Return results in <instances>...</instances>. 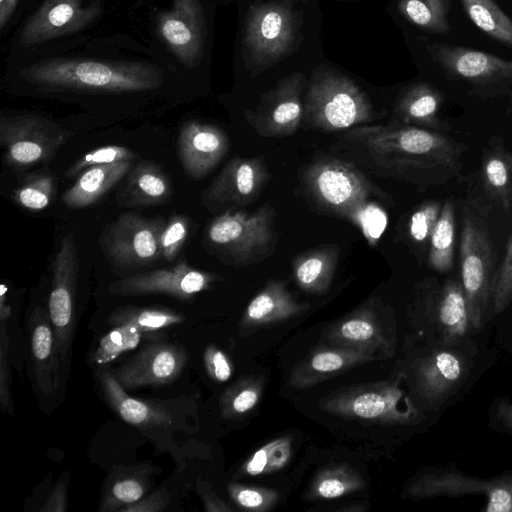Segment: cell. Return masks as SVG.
<instances>
[{
	"instance_id": "f546056e",
	"label": "cell",
	"mask_w": 512,
	"mask_h": 512,
	"mask_svg": "<svg viewBox=\"0 0 512 512\" xmlns=\"http://www.w3.org/2000/svg\"><path fill=\"white\" fill-rule=\"evenodd\" d=\"M374 358L371 352L356 348L319 350L311 355L294 377L299 386L308 385L317 382L319 377L336 374Z\"/></svg>"
},
{
	"instance_id": "816d5d0a",
	"label": "cell",
	"mask_w": 512,
	"mask_h": 512,
	"mask_svg": "<svg viewBox=\"0 0 512 512\" xmlns=\"http://www.w3.org/2000/svg\"><path fill=\"white\" fill-rule=\"evenodd\" d=\"M204 365L208 375L215 381L225 382L231 377L232 367L229 359L223 351L213 345L205 349Z\"/></svg>"
},
{
	"instance_id": "7bdbcfd3",
	"label": "cell",
	"mask_w": 512,
	"mask_h": 512,
	"mask_svg": "<svg viewBox=\"0 0 512 512\" xmlns=\"http://www.w3.org/2000/svg\"><path fill=\"white\" fill-rule=\"evenodd\" d=\"M492 300L494 318L504 313L512 304V235L495 274Z\"/></svg>"
},
{
	"instance_id": "681fc988",
	"label": "cell",
	"mask_w": 512,
	"mask_h": 512,
	"mask_svg": "<svg viewBox=\"0 0 512 512\" xmlns=\"http://www.w3.org/2000/svg\"><path fill=\"white\" fill-rule=\"evenodd\" d=\"M489 427L512 440V400L506 396H499L491 402L488 413Z\"/></svg>"
},
{
	"instance_id": "f35d334b",
	"label": "cell",
	"mask_w": 512,
	"mask_h": 512,
	"mask_svg": "<svg viewBox=\"0 0 512 512\" xmlns=\"http://www.w3.org/2000/svg\"><path fill=\"white\" fill-rule=\"evenodd\" d=\"M144 337V333L131 324L113 326L103 335L92 360L99 365L114 361L120 355L135 349Z\"/></svg>"
},
{
	"instance_id": "603a6c76",
	"label": "cell",
	"mask_w": 512,
	"mask_h": 512,
	"mask_svg": "<svg viewBox=\"0 0 512 512\" xmlns=\"http://www.w3.org/2000/svg\"><path fill=\"white\" fill-rule=\"evenodd\" d=\"M33 372L39 391L55 393L62 381V366L55 332L44 307L33 309L28 320Z\"/></svg>"
},
{
	"instance_id": "9a60e30c",
	"label": "cell",
	"mask_w": 512,
	"mask_h": 512,
	"mask_svg": "<svg viewBox=\"0 0 512 512\" xmlns=\"http://www.w3.org/2000/svg\"><path fill=\"white\" fill-rule=\"evenodd\" d=\"M424 318L432 334L428 341H454L480 334L471 320L460 278L442 283L430 279L423 291Z\"/></svg>"
},
{
	"instance_id": "d6a6232c",
	"label": "cell",
	"mask_w": 512,
	"mask_h": 512,
	"mask_svg": "<svg viewBox=\"0 0 512 512\" xmlns=\"http://www.w3.org/2000/svg\"><path fill=\"white\" fill-rule=\"evenodd\" d=\"M482 179L487 194L503 209L512 204V153L501 148L485 155Z\"/></svg>"
},
{
	"instance_id": "d6986e66",
	"label": "cell",
	"mask_w": 512,
	"mask_h": 512,
	"mask_svg": "<svg viewBox=\"0 0 512 512\" xmlns=\"http://www.w3.org/2000/svg\"><path fill=\"white\" fill-rule=\"evenodd\" d=\"M100 6L88 0H45L25 23L22 45L43 43L85 28L99 15Z\"/></svg>"
},
{
	"instance_id": "cb8c5ba5",
	"label": "cell",
	"mask_w": 512,
	"mask_h": 512,
	"mask_svg": "<svg viewBox=\"0 0 512 512\" xmlns=\"http://www.w3.org/2000/svg\"><path fill=\"white\" fill-rule=\"evenodd\" d=\"M99 381L107 402L125 422L142 429L164 428L174 423L166 407L128 395L112 372L103 371Z\"/></svg>"
},
{
	"instance_id": "f6af8a7d",
	"label": "cell",
	"mask_w": 512,
	"mask_h": 512,
	"mask_svg": "<svg viewBox=\"0 0 512 512\" xmlns=\"http://www.w3.org/2000/svg\"><path fill=\"white\" fill-rule=\"evenodd\" d=\"M189 232V219L182 214H173L160 234L162 257L173 261L183 247Z\"/></svg>"
},
{
	"instance_id": "2e32d148",
	"label": "cell",
	"mask_w": 512,
	"mask_h": 512,
	"mask_svg": "<svg viewBox=\"0 0 512 512\" xmlns=\"http://www.w3.org/2000/svg\"><path fill=\"white\" fill-rule=\"evenodd\" d=\"M217 280V275L198 270L186 260L174 266L134 274L114 281L109 292L121 296L163 294L186 301L205 291Z\"/></svg>"
},
{
	"instance_id": "7dc6e473",
	"label": "cell",
	"mask_w": 512,
	"mask_h": 512,
	"mask_svg": "<svg viewBox=\"0 0 512 512\" xmlns=\"http://www.w3.org/2000/svg\"><path fill=\"white\" fill-rule=\"evenodd\" d=\"M351 221H354L362 229L364 236L372 245L385 230L387 215L374 203L367 202Z\"/></svg>"
},
{
	"instance_id": "3957f363",
	"label": "cell",
	"mask_w": 512,
	"mask_h": 512,
	"mask_svg": "<svg viewBox=\"0 0 512 512\" xmlns=\"http://www.w3.org/2000/svg\"><path fill=\"white\" fill-rule=\"evenodd\" d=\"M28 82L54 89L97 92H137L158 88L161 70L140 62H111L91 59H49L24 68Z\"/></svg>"
},
{
	"instance_id": "db71d44e",
	"label": "cell",
	"mask_w": 512,
	"mask_h": 512,
	"mask_svg": "<svg viewBox=\"0 0 512 512\" xmlns=\"http://www.w3.org/2000/svg\"><path fill=\"white\" fill-rule=\"evenodd\" d=\"M67 479L68 473H65L64 479L60 478L54 486L47 501L40 509L41 512H64L67 510Z\"/></svg>"
},
{
	"instance_id": "e575fe53",
	"label": "cell",
	"mask_w": 512,
	"mask_h": 512,
	"mask_svg": "<svg viewBox=\"0 0 512 512\" xmlns=\"http://www.w3.org/2000/svg\"><path fill=\"white\" fill-rule=\"evenodd\" d=\"M470 20L492 39L512 48V20L494 0H460Z\"/></svg>"
},
{
	"instance_id": "9f6ffc18",
	"label": "cell",
	"mask_w": 512,
	"mask_h": 512,
	"mask_svg": "<svg viewBox=\"0 0 512 512\" xmlns=\"http://www.w3.org/2000/svg\"><path fill=\"white\" fill-rule=\"evenodd\" d=\"M19 0H0V28L3 29L11 19Z\"/></svg>"
},
{
	"instance_id": "836d02e7",
	"label": "cell",
	"mask_w": 512,
	"mask_h": 512,
	"mask_svg": "<svg viewBox=\"0 0 512 512\" xmlns=\"http://www.w3.org/2000/svg\"><path fill=\"white\" fill-rule=\"evenodd\" d=\"M455 244V208L450 199L442 206L441 213L429 241L428 262L430 267L445 273L452 269Z\"/></svg>"
},
{
	"instance_id": "83f0119b",
	"label": "cell",
	"mask_w": 512,
	"mask_h": 512,
	"mask_svg": "<svg viewBox=\"0 0 512 512\" xmlns=\"http://www.w3.org/2000/svg\"><path fill=\"white\" fill-rule=\"evenodd\" d=\"M307 309L297 302L283 282H269L248 304L242 323L258 326L293 318Z\"/></svg>"
},
{
	"instance_id": "4fadbf2b",
	"label": "cell",
	"mask_w": 512,
	"mask_h": 512,
	"mask_svg": "<svg viewBox=\"0 0 512 512\" xmlns=\"http://www.w3.org/2000/svg\"><path fill=\"white\" fill-rule=\"evenodd\" d=\"M165 222L161 218L124 213L103 230L102 250L118 269L150 265L162 257L160 234Z\"/></svg>"
},
{
	"instance_id": "7a4b0ae2",
	"label": "cell",
	"mask_w": 512,
	"mask_h": 512,
	"mask_svg": "<svg viewBox=\"0 0 512 512\" xmlns=\"http://www.w3.org/2000/svg\"><path fill=\"white\" fill-rule=\"evenodd\" d=\"M486 332L454 341H428L402 373L414 403L440 416L460 401L495 361Z\"/></svg>"
},
{
	"instance_id": "6da1fadb",
	"label": "cell",
	"mask_w": 512,
	"mask_h": 512,
	"mask_svg": "<svg viewBox=\"0 0 512 512\" xmlns=\"http://www.w3.org/2000/svg\"><path fill=\"white\" fill-rule=\"evenodd\" d=\"M342 139L364 152L385 176L427 188L457 177L465 146L439 131L390 121L344 131ZM379 172V173H380Z\"/></svg>"
},
{
	"instance_id": "1f68e13d",
	"label": "cell",
	"mask_w": 512,
	"mask_h": 512,
	"mask_svg": "<svg viewBox=\"0 0 512 512\" xmlns=\"http://www.w3.org/2000/svg\"><path fill=\"white\" fill-rule=\"evenodd\" d=\"M337 253L332 249H319L301 255L294 262V277L305 291L322 293L332 281Z\"/></svg>"
},
{
	"instance_id": "8992f818",
	"label": "cell",
	"mask_w": 512,
	"mask_h": 512,
	"mask_svg": "<svg viewBox=\"0 0 512 512\" xmlns=\"http://www.w3.org/2000/svg\"><path fill=\"white\" fill-rule=\"evenodd\" d=\"M304 116L324 132H344L374 119L373 107L351 79L336 71L314 73L305 97Z\"/></svg>"
},
{
	"instance_id": "5b68a950",
	"label": "cell",
	"mask_w": 512,
	"mask_h": 512,
	"mask_svg": "<svg viewBox=\"0 0 512 512\" xmlns=\"http://www.w3.org/2000/svg\"><path fill=\"white\" fill-rule=\"evenodd\" d=\"M274 215L268 204L253 212L228 210L210 222L207 242L226 264L247 266L259 262L277 245Z\"/></svg>"
},
{
	"instance_id": "f907efd6",
	"label": "cell",
	"mask_w": 512,
	"mask_h": 512,
	"mask_svg": "<svg viewBox=\"0 0 512 512\" xmlns=\"http://www.w3.org/2000/svg\"><path fill=\"white\" fill-rule=\"evenodd\" d=\"M258 399L259 391L253 387L247 386L237 391H231L221 400L222 414L225 416L244 414L257 404Z\"/></svg>"
},
{
	"instance_id": "ffe728a7",
	"label": "cell",
	"mask_w": 512,
	"mask_h": 512,
	"mask_svg": "<svg viewBox=\"0 0 512 512\" xmlns=\"http://www.w3.org/2000/svg\"><path fill=\"white\" fill-rule=\"evenodd\" d=\"M268 179L261 157H235L207 187L203 202L208 207L247 205L259 197Z\"/></svg>"
},
{
	"instance_id": "6f0895ef",
	"label": "cell",
	"mask_w": 512,
	"mask_h": 512,
	"mask_svg": "<svg viewBox=\"0 0 512 512\" xmlns=\"http://www.w3.org/2000/svg\"><path fill=\"white\" fill-rule=\"evenodd\" d=\"M503 346L512 354V324H509L507 332L504 333Z\"/></svg>"
},
{
	"instance_id": "f1b7e54d",
	"label": "cell",
	"mask_w": 512,
	"mask_h": 512,
	"mask_svg": "<svg viewBox=\"0 0 512 512\" xmlns=\"http://www.w3.org/2000/svg\"><path fill=\"white\" fill-rule=\"evenodd\" d=\"M171 195V183L164 171L152 161L139 162L130 172L118 195L121 206H150L165 202Z\"/></svg>"
},
{
	"instance_id": "ac0fdd59",
	"label": "cell",
	"mask_w": 512,
	"mask_h": 512,
	"mask_svg": "<svg viewBox=\"0 0 512 512\" xmlns=\"http://www.w3.org/2000/svg\"><path fill=\"white\" fill-rule=\"evenodd\" d=\"M302 88V74L295 73L282 79L254 111L245 113L246 120L258 134L265 137L294 133L304 116Z\"/></svg>"
},
{
	"instance_id": "e0dca14e",
	"label": "cell",
	"mask_w": 512,
	"mask_h": 512,
	"mask_svg": "<svg viewBox=\"0 0 512 512\" xmlns=\"http://www.w3.org/2000/svg\"><path fill=\"white\" fill-rule=\"evenodd\" d=\"M187 360V352L178 344L151 343L112 373L124 389L163 386L180 376Z\"/></svg>"
},
{
	"instance_id": "277c9868",
	"label": "cell",
	"mask_w": 512,
	"mask_h": 512,
	"mask_svg": "<svg viewBox=\"0 0 512 512\" xmlns=\"http://www.w3.org/2000/svg\"><path fill=\"white\" fill-rule=\"evenodd\" d=\"M495 253L485 216L474 205L463 208L460 242L461 282L474 327L487 331L493 314Z\"/></svg>"
},
{
	"instance_id": "52a82bcc",
	"label": "cell",
	"mask_w": 512,
	"mask_h": 512,
	"mask_svg": "<svg viewBox=\"0 0 512 512\" xmlns=\"http://www.w3.org/2000/svg\"><path fill=\"white\" fill-rule=\"evenodd\" d=\"M361 385L341 391L323 401L322 408L348 418L377 421L393 425L424 424V413L400 387L399 381Z\"/></svg>"
},
{
	"instance_id": "5bb4252c",
	"label": "cell",
	"mask_w": 512,
	"mask_h": 512,
	"mask_svg": "<svg viewBox=\"0 0 512 512\" xmlns=\"http://www.w3.org/2000/svg\"><path fill=\"white\" fill-rule=\"evenodd\" d=\"M296 17L286 3L259 4L251 7L245 30V46L255 66H267L280 60L296 39Z\"/></svg>"
},
{
	"instance_id": "ba28073f",
	"label": "cell",
	"mask_w": 512,
	"mask_h": 512,
	"mask_svg": "<svg viewBox=\"0 0 512 512\" xmlns=\"http://www.w3.org/2000/svg\"><path fill=\"white\" fill-rule=\"evenodd\" d=\"M70 136L71 131L36 114L2 116L0 119L4 159L14 168L49 162Z\"/></svg>"
},
{
	"instance_id": "4dcf8cb0",
	"label": "cell",
	"mask_w": 512,
	"mask_h": 512,
	"mask_svg": "<svg viewBox=\"0 0 512 512\" xmlns=\"http://www.w3.org/2000/svg\"><path fill=\"white\" fill-rule=\"evenodd\" d=\"M331 338L342 347L374 352L378 348L388 349L377 321L368 312H360L339 323Z\"/></svg>"
},
{
	"instance_id": "30bf717a",
	"label": "cell",
	"mask_w": 512,
	"mask_h": 512,
	"mask_svg": "<svg viewBox=\"0 0 512 512\" xmlns=\"http://www.w3.org/2000/svg\"><path fill=\"white\" fill-rule=\"evenodd\" d=\"M414 499L480 495L484 512H512V473L490 478L468 475L457 469L431 468L419 474L408 486Z\"/></svg>"
},
{
	"instance_id": "74e56055",
	"label": "cell",
	"mask_w": 512,
	"mask_h": 512,
	"mask_svg": "<svg viewBox=\"0 0 512 512\" xmlns=\"http://www.w3.org/2000/svg\"><path fill=\"white\" fill-rule=\"evenodd\" d=\"M363 486V479L350 467L336 466L318 474L311 486L310 495L314 498L333 499Z\"/></svg>"
},
{
	"instance_id": "44dd1931",
	"label": "cell",
	"mask_w": 512,
	"mask_h": 512,
	"mask_svg": "<svg viewBox=\"0 0 512 512\" xmlns=\"http://www.w3.org/2000/svg\"><path fill=\"white\" fill-rule=\"evenodd\" d=\"M160 37L187 67L195 66L203 54L204 17L198 0H173L170 10L158 18Z\"/></svg>"
},
{
	"instance_id": "7c38bea8",
	"label": "cell",
	"mask_w": 512,
	"mask_h": 512,
	"mask_svg": "<svg viewBox=\"0 0 512 512\" xmlns=\"http://www.w3.org/2000/svg\"><path fill=\"white\" fill-rule=\"evenodd\" d=\"M78 256L74 233L63 236L52 264L48 299L49 317L55 332L62 374L66 375L76 329L75 297Z\"/></svg>"
},
{
	"instance_id": "d4e9b609",
	"label": "cell",
	"mask_w": 512,
	"mask_h": 512,
	"mask_svg": "<svg viewBox=\"0 0 512 512\" xmlns=\"http://www.w3.org/2000/svg\"><path fill=\"white\" fill-rule=\"evenodd\" d=\"M131 166L132 161H120L84 169L76 182L63 193V204L72 209L92 205L113 188L130 171Z\"/></svg>"
},
{
	"instance_id": "c3c4849f",
	"label": "cell",
	"mask_w": 512,
	"mask_h": 512,
	"mask_svg": "<svg viewBox=\"0 0 512 512\" xmlns=\"http://www.w3.org/2000/svg\"><path fill=\"white\" fill-rule=\"evenodd\" d=\"M8 321L0 320V405L2 410L12 412V398L10 390L11 374L8 361L9 337L6 324Z\"/></svg>"
},
{
	"instance_id": "11a10c76",
	"label": "cell",
	"mask_w": 512,
	"mask_h": 512,
	"mask_svg": "<svg viewBox=\"0 0 512 512\" xmlns=\"http://www.w3.org/2000/svg\"><path fill=\"white\" fill-rule=\"evenodd\" d=\"M196 487L202 498L206 511L219 512L232 510L220 497H218L207 482L199 479L196 483Z\"/></svg>"
},
{
	"instance_id": "d590c367",
	"label": "cell",
	"mask_w": 512,
	"mask_h": 512,
	"mask_svg": "<svg viewBox=\"0 0 512 512\" xmlns=\"http://www.w3.org/2000/svg\"><path fill=\"white\" fill-rule=\"evenodd\" d=\"M184 321V315L178 311L162 307L122 306L116 308L107 318L112 326L131 324L143 333L168 328Z\"/></svg>"
},
{
	"instance_id": "4316f807",
	"label": "cell",
	"mask_w": 512,
	"mask_h": 512,
	"mask_svg": "<svg viewBox=\"0 0 512 512\" xmlns=\"http://www.w3.org/2000/svg\"><path fill=\"white\" fill-rule=\"evenodd\" d=\"M151 463L119 467L111 473L98 508L100 512H119L142 498L152 485Z\"/></svg>"
},
{
	"instance_id": "9c48e42d",
	"label": "cell",
	"mask_w": 512,
	"mask_h": 512,
	"mask_svg": "<svg viewBox=\"0 0 512 512\" xmlns=\"http://www.w3.org/2000/svg\"><path fill=\"white\" fill-rule=\"evenodd\" d=\"M304 178L318 204L349 220L369 202L374 192L365 175L342 159L321 158L308 167Z\"/></svg>"
},
{
	"instance_id": "bcb514c9",
	"label": "cell",
	"mask_w": 512,
	"mask_h": 512,
	"mask_svg": "<svg viewBox=\"0 0 512 512\" xmlns=\"http://www.w3.org/2000/svg\"><path fill=\"white\" fill-rule=\"evenodd\" d=\"M443 204L437 201L423 203L411 216L409 222V234L411 238L420 244L430 241L432 231L441 213Z\"/></svg>"
},
{
	"instance_id": "8fae6325",
	"label": "cell",
	"mask_w": 512,
	"mask_h": 512,
	"mask_svg": "<svg viewBox=\"0 0 512 512\" xmlns=\"http://www.w3.org/2000/svg\"><path fill=\"white\" fill-rule=\"evenodd\" d=\"M427 50L449 76L469 83L479 96L512 100V61L455 45L433 44Z\"/></svg>"
},
{
	"instance_id": "ab89813d",
	"label": "cell",
	"mask_w": 512,
	"mask_h": 512,
	"mask_svg": "<svg viewBox=\"0 0 512 512\" xmlns=\"http://www.w3.org/2000/svg\"><path fill=\"white\" fill-rule=\"evenodd\" d=\"M55 187V179L50 174L29 175L14 190L13 199L27 210L41 211L50 205Z\"/></svg>"
},
{
	"instance_id": "7402d4cb",
	"label": "cell",
	"mask_w": 512,
	"mask_h": 512,
	"mask_svg": "<svg viewBox=\"0 0 512 512\" xmlns=\"http://www.w3.org/2000/svg\"><path fill=\"white\" fill-rule=\"evenodd\" d=\"M177 142L183 170L194 179L206 176L229 150V138L221 128L199 121L184 123Z\"/></svg>"
},
{
	"instance_id": "b9f144b4",
	"label": "cell",
	"mask_w": 512,
	"mask_h": 512,
	"mask_svg": "<svg viewBox=\"0 0 512 512\" xmlns=\"http://www.w3.org/2000/svg\"><path fill=\"white\" fill-rule=\"evenodd\" d=\"M136 157V154L130 148L125 146H102L84 154L74 162L66 171V176H75L90 166L120 161H133Z\"/></svg>"
},
{
	"instance_id": "ee69618b",
	"label": "cell",
	"mask_w": 512,
	"mask_h": 512,
	"mask_svg": "<svg viewBox=\"0 0 512 512\" xmlns=\"http://www.w3.org/2000/svg\"><path fill=\"white\" fill-rule=\"evenodd\" d=\"M228 493L240 508L249 511H266L277 501L278 494L270 489L230 483Z\"/></svg>"
},
{
	"instance_id": "484cf974",
	"label": "cell",
	"mask_w": 512,
	"mask_h": 512,
	"mask_svg": "<svg viewBox=\"0 0 512 512\" xmlns=\"http://www.w3.org/2000/svg\"><path fill=\"white\" fill-rule=\"evenodd\" d=\"M443 102L442 93L427 83L411 85L395 105L392 121L439 131L438 113Z\"/></svg>"
},
{
	"instance_id": "f5cc1de1",
	"label": "cell",
	"mask_w": 512,
	"mask_h": 512,
	"mask_svg": "<svg viewBox=\"0 0 512 512\" xmlns=\"http://www.w3.org/2000/svg\"><path fill=\"white\" fill-rule=\"evenodd\" d=\"M171 497L165 487L144 495L136 502L123 507L119 512H161L170 504Z\"/></svg>"
},
{
	"instance_id": "60d3db41",
	"label": "cell",
	"mask_w": 512,
	"mask_h": 512,
	"mask_svg": "<svg viewBox=\"0 0 512 512\" xmlns=\"http://www.w3.org/2000/svg\"><path fill=\"white\" fill-rule=\"evenodd\" d=\"M291 457V440L277 438L254 452L243 466V473L250 476L271 473L284 467Z\"/></svg>"
},
{
	"instance_id": "8d00e7d4",
	"label": "cell",
	"mask_w": 512,
	"mask_h": 512,
	"mask_svg": "<svg viewBox=\"0 0 512 512\" xmlns=\"http://www.w3.org/2000/svg\"><path fill=\"white\" fill-rule=\"evenodd\" d=\"M447 0H400L399 10L414 25L429 33L447 34L451 26L447 19Z\"/></svg>"
}]
</instances>
